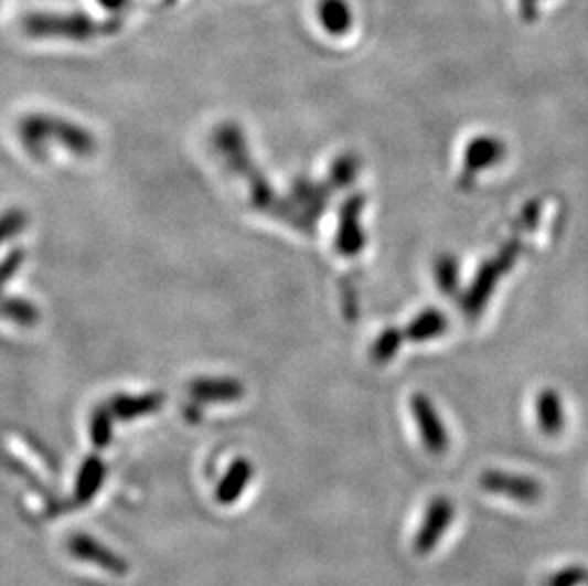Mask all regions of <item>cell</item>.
Returning <instances> with one entry per match:
<instances>
[{"instance_id":"cell-1","label":"cell","mask_w":588,"mask_h":586,"mask_svg":"<svg viewBox=\"0 0 588 586\" xmlns=\"http://www.w3.org/2000/svg\"><path fill=\"white\" fill-rule=\"evenodd\" d=\"M214 143L228 170L248 185L249 201L254 207L280 217L285 199L275 193V189L252 159L244 131L235 122H223L215 128Z\"/></svg>"},{"instance_id":"cell-2","label":"cell","mask_w":588,"mask_h":586,"mask_svg":"<svg viewBox=\"0 0 588 586\" xmlns=\"http://www.w3.org/2000/svg\"><path fill=\"white\" fill-rule=\"evenodd\" d=\"M21 146L33 159H44L52 146H60L73 157L88 159L97 149V141L92 131L86 130L67 118L54 115H28L20 120Z\"/></svg>"},{"instance_id":"cell-3","label":"cell","mask_w":588,"mask_h":586,"mask_svg":"<svg viewBox=\"0 0 588 586\" xmlns=\"http://www.w3.org/2000/svg\"><path fill=\"white\" fill-rule=\"evenodd\" d=\"M330 183H317L311 180H298L291 185L288 199H285L280 220L290 223L291 227L301 233H312V228L324 214L328 201L332 196Z\"/></svg>"},{"instance_id":"cell-4","label":"cell","mask_w":588,"mask_h":586,"mask_svg":"<svg viewBox=\"0 0 588 586\" xmlns=\"http://www.w3.org/2000/svg\"><path fill=\"white\" fill-rule=\"evenodd\" d=\"M23 29L35 39H67L88 41L109 31L107 23H97L86 14H31L23 20Z\"/></svg>"},{"instance_id":"cell-5","label":"cell","mask_w":588,"mask_h":586,"mask_svg":"<svg viewBox=\"0 0 588 586\" xmlns=\"http://www.w3.org/2000/svg\"><path fill=\"white\" fill-rule=\"evenodd\" d=\"M520 248H522V244L518 241H511L505 248L499 252V256L480 267L471 290L467 291L463 297V311L467 312V317H478L482 312L484 305L488 303V299L498 286L499 278L505 275L506 270H511L514 262H516Z\"/></svg>"},{"instance_id":"cell-6","label":"cell","mask_w":588,"mask_h":586,"mask_svg":"<svg viewBox=\"0 0 588 586\" xmlns=\"http://www.w3.org/2000/svg\"><path fill=\"white\" fill-rule=\"evenodd\" d=\"M411 414L416 419L417 430L421 436L423 446L432 456H442L450 448V435L443 425L442 417L438 414L437 406L432 404L427 394L417 393L411 396Z\"/></svg>"},{"instance_id":"cell-7","label":"cell","mask_w":588,"mask_h":586,"mask_svg":"<svg viewBox=\"0 0 588 586\" xmlns=\"http://www.w3.org/2000/svg\"><path fill=\"white\" fill-rule=\"evenodd\" d=\"M456 518V504L450 497H435L427 507L421 525L414 539V548L419 556H427L437 548Z\"/></svg>"},{"instance_id":"cell-8","label":"cell","mask_w":588,"mask_h":586,"mask_svg":"<svg viewBox=\"0 0 588 586\" xmlns=\"http://www.w3.org/2000/svg\"><path fill=\"white\" fill-rule=\"evenodd\" d=\"M480 486L488 493L509 497L518 503H537L543 497V486L539 480L524 475H514L506 470L490 469L480 475Z\"/></svg>"},{"instance_id":"cell-9","label":"cell","mask_w":588,"mask_h":586,"mask_svg":"<svg viewBox=\"0 0 588 586\" xmlns=\"http://www.w3.org/2000/svg\"><path fill=\"white\" fill-rule=\"evenodd\" d=\"M366 201L362 194L349 196L340 210V225L335 235V249L341 256H359L366 246V233L362 228V212Z\"/></svg>"},{"instance_id":"cell-10","label":"cell","mask_w":588,"mask_h":586,"mask_svg":"<svg viewBox=\"0 0 588 586\" xmlns=\"http://www.w3.org/2000/svg\"><path fill=\"white\" fill-rule=\"evenodd\" d=\"M70 552L75 558L101 567V569L113 573V575H126V573L130 572L128 560L118 556L111 548H107L101 543H97L96 539L83 535V533L71 537Z\"/></svg>"},{"instance_id":"cell-11","label":"cell","mask_w":588,"mask_h":586,"mask_svg":"<svg viewBox=\"0 0 588 586\" xmlns=\"http://www.w3.org/2000/svg\"><path fill=\"white\" fill-rule=\"evenodd\" d=\"M506 147L495 136H478L464 149L463 178L461 183L474 178L477 173L484 172L488 168L499 164L505 159Z\"/></svg>"},{"instance_id":"cell-12","label":"cell","mask_w":588,"mask_h":586,"mask_svg":"<svg viewBox=\"0 0 588 586\" xmlns=\"http://www.w3.org/2000/svg\"><path fill=\"white\" fill-rule=\"evenodd\" d=\"M244 385L233 377H199L191 381L189 394L194 402H212V404H227L243 398Z\"/></svg>"},{"instance_id":"cell-13","label":"cell","mask_w":588,"mask_h":586,"mask_svg":"<svg viewBox=\"0 0 588 586\" xmlns=\"http://www.w3.org/2000/svg\"><path fill=\"white\" fill-rule=\"evenodd\" d=\"M164 401L167 398L162 393L117 394L107 407L111 409L113 417L120 422H132L159 412L164 406Z\"/></svg>"},{"instance_id":"cell-14","label":"cell","mask_w":588,"mask_h":586,"mask_svg":"<svg viewBox=\"0 0 588 586\" xmlns=\"http://www.w3.org/2000/svg\"><path fill=\"white\" fill-rule=\"evenodd\" d=\"M535 414L541 433L547 436H558L566 428V407L560 393L554 388H545L537 394Z\"/></svg>"},{"instance_id":"cell-15","label":"cell","mask_w":588,"mask_h":586,"mask_svg":"<svg viewBox=\"0 0 588 586\" xmlns=\"http://www.w3.org/2000/svg\"><path fill=\"white\" fill-rule=\"evenodd\" d=\"M254 469L246 459H238V461L231 465L227 475L223 478L220 488H217V501L222 504H233L238 497L243 496L246 486L252 480Z\"/></svg>"},{"instance_id":"cell-16","label":"cell","mask_w":588,"mask_h":586,"mask_svg":"<svg viewBox=\"0 0 588 586\" xmlns=\"http://www.w3.org/2000/svg\"><path fill=\"white\" fill-rule=\"evenodd\" d=\"M319 18L330 35L343 36L353 28V12L346 0H320Z\"/></svg>"},{"instance_id":"cell-17","label":"cell","mask_w":588,"mask_h":586,"mask_svg":"<svg viewBox=\"0 0 588 586\" xmlns=\"http://www.w3.org/2000/svg\"><path fill=\"white\" fill-rule=\"evenodd\" d=\"M446 330H448L446 315L442 311H437V309H427V311L419 312L409 322L406 339L414 341V343H423V341L440 338Z\"/></svg>"},{"instance_id":"cell-18","label":"cell","mask_w":588,"mask_h":586,"mask_svg":"<svg viewBox=\"0 0 588 586\" xmlns=\"http://www.w3.org/2000/svg\"><path fill=\"white\" fill-rule=\"evenodd\" d=\"M105 462L97 456H92L83 462L78 478H76V503H88L94 499L105 480Z\"/></svg>"},{"instance_id":"cell-19","label":"cell","mask_w":588,"mask_h":586,"mask_svg":"<svg viewBox=\"0 0 588 586\" xmlns=\"http://www.w3.org/2000/svg\"><path fill=\"white\" fill-rule=\"evenodd\" d=\"M0 317L21 328H33L41 320V311L35 303L21 297H0Z\"/></svg>"},{"instance_id":"cell-20","label":"cell","mask_w":588,"mask_h":586,"mask_svg":"<svg viewBox=\"0 0 588 586\" xmlns=\"http://www.w3.org/2000/svg\"><path fill=\"white\" fill-rule=\"evenodd\" d=\"M359 172H361L359 157H354L353 152L341 155L340 159L332 164L328 183L332 185L333 191H341V189L353 185V181L359 178Z\"/></svg>"},{"instance_id":"cell-21","label":"cell","mask_w":588,"mask_h":586,"mask_svg":"<svg viewBox=\"0 0 588 586\" xmlns=\"http://www.w3.org/2000/svg\"><path fill=\"white\" fill-rule=\"evenodd\" d=\"M435 280H437L440 291L446 296L456 294L457 288H459V263H457L456 257H438L437 265H435Z\"/></svg>"},{"instance_id":"cell-22","label":"cell","mask_w":588,"mask_h":586,"mask_svg":"<svg viewBox=\"0 0 588 586\" xmlns=\"http://www.w3.org/2000/svg\"><path fill=\"white\" fill-rule=\"evenodd\" d=\"M90 435L96 448L104 449L111 444L113 414L109 407H96V412L92 415Z\"/></svg>"},{"instance_id":"cell-23","label":"cell","mask_w":588,"mask_h":586,"mask_svg":"<svg viewBox=\"0 0 588 586\" xmlns=\"http://www.w3.org/2000/svg\"><path fill=\"white\" fill-rule=\"evenodd\" d=\"M402 341H404V333L395 330V328H387L381 333L379 338L375 339L374 347H372V359L377 364H385L388 360L396 356V352L400 349Z\"/></svg>"},{"instance_id":"cell-24","label":"cell","mask_w":588,"mask_h":586,"mask_svg":"<svg viewBox=\"0 0 588 586\" xmlns=\"http://www.w3.org/2000/svg\"><path fill=\"white\" fill-rule=\"evenodd\" d=\"M29 217L20 207H12L0 214V248L7 242L14 241L28 227Z\"/></svg>"},{"instance_id":"cell-25","label":"cell","mask_w":588,"mask_h":586,"mask_svg":"<svg viewBox=\"0 0 588 586\" xmlns=\"http://www.w3.org/2000/svg\"><path fill=\"white\" fill-rule=\"evenodd\" d=\"M588 579V567L582 564H569L562 567L543 580V586H585Z\"/></svg>"},{"instance_id":"cell-26","label":"cell","mask_w":588,"mask_h":586,"mask_svg":"<svg viewBox=\"0 0 588 586\" xmlns=\"http://www.w3.org/2000/svg\"><path fill=\"white\" fill-rule=\"evenodd\" d=\"M25 263V249L14 248L4 259H0V297L4 294L7 284L20 273Z\"/></svg>"},{"instance_id":"cell-27","label":"cell","mask_w":588,"mask_h":586,"mask_svg":"<svg viewBox=\"0 0 588 586\" xmlns=\"http://www.w3.org/2000/svg\"><path fill=\"white\" fill-rule=\"evenodd\" d=\"M101 7L105 8V10H109V12H117V10H122V8L128 4V0H97Z\"/></svg>"},{"instance_id":"cell-28","label":"cell","mask_w":588,"mask_h":586,"mask_svg":"<svg viewBox=\"0 0 588 586\" xmlns=\"http://www.w3.org/2000/svg\"><path fill=\"white\" fill-rule=\"evenodd\" d=\"M522 4H524V10H526V8H532V14H533V7H535V0H524Z\"/></svg>"},{"instance_id":"cell-29","label":"cell","mask_w":588,"mask_h":586,"mask_svg":"<svg viewBox=\"0 0 588 586\" xmlns=\"http://www.w3.org/2000/svg\"><path fill=\"white\" fill-rule=\"evenodd\" d=\"M585 586H588V579H587V583H585Z\"/></svg>"}]
</instances>
